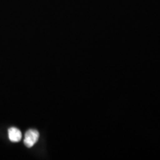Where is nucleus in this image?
<instances>
[{"mask_svg": "<svg viewBox=\"0 0 160 160\" xmlns=\"http://www.w3.org/2000/svg\"><path fill=\"white\" fill-rule=\"evenodd\" d=\"M39 137V133L37 130L30 129L25 133L24 143L28 148H31L37 142Z\"/></svg>", "mask_w": 160, "mask_h": 160, "instance_id": "1", "label": "nucleus"}, {"mask_svg": "<svg viewBox=\"0 0 160 160\" xmlns=\"http://www.w3.org/2000/svg\"><path fill=\"white\" fill-rule=\"evenodd\" d=\"M9 139L13 142H18L22 139V133L17 128H11L8 130Z\"/></svg>", "mask_w": 160, "mask_h": 160, "instance_id": "2", "label": "nucleus"}]
</instances>
